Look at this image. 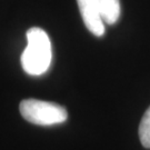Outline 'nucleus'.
<instances>
[{"mask_svg": "<svg viewBox=\"0 0 150 150\" xmlns=\"http://www.w3.org/2000/svg\"><path fill=\"white\" fill-rule=\"evenodd\" d=\"M20 113L27 121L39 126H50L64 122L68 118L66 108L58 103L37 99H26L20 102Z\"/></svg>", "mask_w": 150, "mask_h": 150, "instance_id": "obj_2", "label": "nucleus"}, {"mask_svg": "<svg viewBox=\"0 0 150 150\" xmlns=\"http://www.w3.org/2000/svg\"><path fill=\"white\" fill-rule=\"evenodd\" d=\"M77 4L89 31L97 37H101L105 33V21L95 4V0H77Z\"/></svg>", "mask_w": 150, "mask_h": 150, "instance_id": "obj_3", "label": "nucleus"}, {"mask_svg": "<svg viewBox=\"0 0 150 150\" xmlns=\"http://www.w3.org/2000/svg\"><path fill=\"white\" fill-rule=\"evenodd\" d=\"M27 47L21 54V66L28 75L40 76L51 64V42L47 32L33 27L27 31Z\"/></svg>", "mask_w": 150, "mask_h": 150, "instance_id": "obj_1", "label": "nucleus"}, {"mask_svg": "<svg viewBox=\"0 0 150 150\" xmlns=\"http://www.w3.org/2000/svg\"><path fill=\"white\" fill-rule=\"evenodd\" d=\"M95 4L106 23L117 22L120 16V0H95Z\"/></svg>", "mask_w": 150, "mask_h": 150, "instance_id": "obj_4", "label": "nucleus"}, {"mask_svg": "<svg viewBox=\"0 0 150 150\" xmlns=\"http://www.w3.org/2000/svg\"><path fill=\"white\" fill-rule=\"evenodd\" d=\"M139 138L144 147L150 148V107L147 109L139 125Z\"/></svg>", "mask_w": 150, "mask_h": 150, "instance_id": "obj_5", "label": "nucleus"}]
</instances>
